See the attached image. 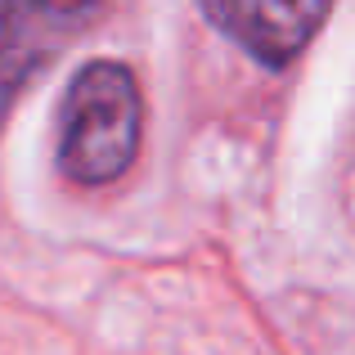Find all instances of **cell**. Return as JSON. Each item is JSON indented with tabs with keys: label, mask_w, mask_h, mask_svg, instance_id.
I'll use <instances>...</instances> for the list:
<instances>
[{
	"label": "cell",
	"mask_w": 355,
	"mask_h": 355,
	"mask_svg": "<svg viewBox=\"0 0 355 355\" xmlns=\"http://www.w3.org/2000/svg\"><path fill=\"white\" fill-rule=\"evenodd\" d=\"M104 0H0V126L23 86L95 23Z\"/></svg>",
	"instance_id": "cell-2"
},
{
	"label": "cell",
	"mask_w": 355,
	"mask_h": 355,
	"mask_svg": "<svg viewBox=\"0 0 355 355\" xmlns=\"http://www.w3.org/2000/svg\"><path fill=\"white\" fill-rule=\"evenodd\" d=\"M139 86L121 63L95 59L77 72L63 99L59 166L77 184H108L135 162L139 148Z\"/></svg>",
	"instance_id": "cell-1"
},
{
	"label": "cell",
	"mask_w": 355,
	"mask_h": 355,
	"mask_svg": "<svg viewBox=\"0 0 355 355\" xmlns=\"http://www.w3.org/2000/svg\"><path fill=\"white\" fill-rule=\"evenodd\" d=\"M202 14L252 59H261L266 68H284L320 32V23L329 18V0H202Z\"/></svg>",
	"instance_id": "cell-3"
}]
</instances>
